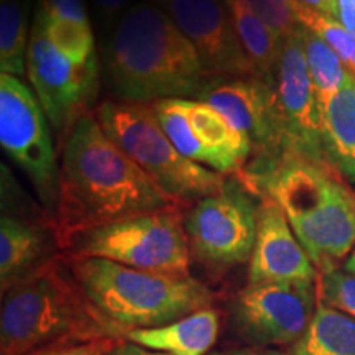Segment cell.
<instances>
[{
  "instance_id": "cell-7",
  "label": "cell",
  "mask_w": 355,
  "mask_h": 355,
  "mask_svg": "<svg viewBox=\"0 0 355 355\" xmlns=\"http://www.w3.org/2000/svg\"><path fill=\"white\" fill-rule=\"evenodd\" d=\"M66 257L102 259L144 272L191 277V250L180 207L83 230L63 242Z\"/></svg>"
},
{
  "instance_id": "cell-3",
  "label": "cell",
  "mask_w": 355,
  "mask_h": 355,
  "mask_svg": "<svg viewBox=\"0 0 355 355\" xmlns=\"http://www.w3.org/2000/svg\"><path fill=\"white\" fill-rule=\"evenodd\" d=\"M105 64L119 99L139 104L191 99L207 76L196 48L153 2L133 3L122 17L105 48Z\"/></svg>"
},
{
  "instance_id": "cell-18",
  "label": "cell",
  "mask_w": 355,
  "mask_h": 355,
  "mask_svg": "<svg viewBox=\"0 0 355 355\" xmlns=\"http://www.w3.org/2000/svg\"><path fill=\"white\" fill-rule=\"evenodd\" d=\"M219 327V313L209 306L165 326L132 331L125 339L168 355H207L217 343Z\"/></svg>"
},
{
  "instance_id": "cell-10",
  "label": "cell",
  "mask_w": 355,
  "mask_h": 355,
  "mask_svg": "<svg viewBox=\"0 0 355 355\" xmlns=\"http://www.w3.org/2000/svg\"><path fill=\"white\" fill-rule=\"evenodd\" d=\"M318 303V282L247 285L230 303L229 324L252 347L293 345L308 331Z\"/></svg>"
},
{
  "instance_id": "cell-30",
  "label": "cell",
  "mask_w": 355,
  "mask_h": 355,
  "mask_svg": "<svg viewBox=\"0 0 355 355\" xmlns=\"http://www.w3.org/2000/svg\"><path fill=\"white\" fill-rule=\"evenodd\" d=\"M97 17L104 26H112V30L117 26L122 17L130 10L132 0H92Z\"/></svg>"
},
{
  "instance_id": "cell-15",
  "label": "cell",
  "mask_w": 355,
  "mask_h": 355,
  "mask_svg": "<svg viewBox=\"0 0 355 355\" xmlns=\"http://www.w3.org/2000/svg\"><path fill=\"white\" fill-rule=\"evenodd\" d=\"M201 58L211 78H254L225 0H157Z\"/></svg>"
},
{
  "instance_id": "cell-31",
  "label": "cell",
  "mask_w": 355,
  "mask_h": 355,
  "mask_svg": "<svg viewBox=\"0 0 355 355\" xmlns=\"http://www.w3.org/2000/svg\"><path fill=\"white\" fill-rule=\"evenodd\" d=\"M290 2L300 24L316 15L332 19V0H290Z\"/></svg>"
},
{
  "instance_id": "cell-23",
  "label": "cell",
  "mask_w": 355,
  "mask_h": 355,
  "mask_svg": "<svg viewBox=\"0 0 355 355\" xmlns=\"http://www.w3.org/2000/svg\"><path fill=\"white\" fill-rule=\"evenodd\" d=\"M30 0H0V69L20 78L26 73Z\"/></svg>"
},
{
  "instance_id": "cell-16",
  "label": "cell",
  "mask_w": 355,
  "mask_h": 355,
  "mask_svg": "<svg viewBox=\"0 0 355 355\" xmlns=\"http://www.w3.org/2000/svg\"><path fill=\"white\" fill-rule=\"evenodd\" d=\"M257 239L248 261L247 285L316 283L319 272L301 245L278 202L260 193Z\"/></svg>"
},
{
  "instance_id": "cell-32",
  "label": "cell",
  "mask_w": 355,
  "mask_h": 355,
  "mask_svg": "<svg viewBox=\"0 0 355 355\" xmlns=\"http://www.w3.org/2000/svg\"><path fill=\"white\" fill-rule=\"evenodd\" d=\"M332 20L355 35V0H332Z\"/></svg>"
},
{
  "instance_id": "cell-26",
  "label": "cell",
  "mask_w": 355,
  "mask_h": 355,
  "mask_svg": "<svg viewBox=\"0 0 355 355\" xmlns=\"http://www.w3.org/2000/svg\"><path fill=\"white\" fill-rule=\"evenodd\" d=\"M301 25L308 26V28L316 32L319 37L326 40L331 44L332 50L339 55L344 64L347 66L350 73L355 74V35L345 30L343 25L337 24L336 20L329 17L316 15L311 17Z\"/></svg>"
},
{
  "instance_id": "cell-22",
  "label": "cell",
  "mask_w": 355,
  "mask_h": 355,
  "mask_svg": "<svg viewBox=\"0 0 355 355\" xmlns=\"http://www.w3.org/2000/svg\"><path fill=\"white\" fill-rule=\"evenodd\" d=\"M300 37L318 101L319 104H326L349 83L354 73H350L331 44L316 32L300 25Z\"/></svg>"
},
{
  "instance_id": "cell-35",
  "label": "cell",
  "mask_w": 355,
  "mask_h": 355,
  "mask_svg": "<svg viewBox=\"0 0 355 355\" xmlns=\"http://www.w3.org/2000/svg\"><path fill=\"white\" fill-rule=\"evenodd\" d=\"M344 268L347 270V272H352V273H355V250L352 252V254H350L349 259L345 260Z\"/></svg>"
},
{
  "instance_id": "cell-5",
  "label": "cell",
  "mask_w": 355,
  "mask_h": 355,
  "mask_svg": "<svg viewBox=\"0 0 355 355\" xmlns=\"http://www.w3.org/2000/svg\"><path fill=\"white\" fill-rule=\"evenodd\" d=\"M66 260L89 301L123 336L165 326L214 301V293L193 277L144 272L102 259Z\"/></svg>"
},
{
  "instance_id": "cell-20",
  "label": "cell",
  "mask_w": 355,
  "mask_h": 355,
  "mask_svg": "<svg viewBox=\"0 0 355 355\" xmlns=\"http://www.w3.org/2000/svg\"><path fill=\"white\" fill-rule=\"evenodd\" d=\"M225 6L254 71V78L272 84L282 55L283 40L243 0H225Z\"/></svg>"
},
{
  "instance_id": "cell-12",
  "label": "cell",
  "mask_w": 355,
  "mask_h": 355,
  "mask_svg": "<svg viewBox=\"0 0 355 355\" xmlns=\"http://www.w3.org/2000/svg\"><path fill=\"white\" fill-rule=\"evenodd\" d=\"M26 76L53 130L68 137L97 94L99 66L78 64L53 44L37 24L30 30Z\"/></svg>"
},
{
  "instance_id": "cell-13",
  "label": "cell",
  "mask_w": 355,
  "mask_h": 355,
  "mask_svg": "<svg viewBox=\"0 0 355 355\" xmlns=\"http://www.w3.org/2000/svg\"><path fill=\"white\" fill-rule=\"evenodd\" d=\"M272 89L286 157L326 162L321 141V104L306 64L300 26L283 42Z\"/></svg>"
},
{
  "instance_id": "cell-11",
  "label": "cell",
  "mask_w": 355,
  "mask_h": 355,
  "mask_svg": "<svg viewBox=\"0 0 355 355\" xmlns=\"http://www.w3.org/2000/svg\"><path fill=\"white\" fill-rule=\"evenodd\" d=\"M152 105L163 132L183 157L225 176L245 171L252 158L250 141L212 105L180 97Z\"/></svg>"
},
{
  "instance_id": "cell-1",
  "label": "cell",
  "mask_w": 355,
  "mask_h": 355,
  "mask_svg": "<svg viewBox=\"0 0 355 355\" xmlns=\"http://www.w3.org/2000/svg\"><path fill=\"white\" fill-rule=\"evenodd\" d=\"M181 204L163 191L86 114L64 139L55 227L61 247L71 235ZM63 250V248H61Z\"/></svg>"
},
{
  "instance_id": "cell-25",
  "label": "cell",
  "mask_w": 355,
  "mask_h": 355,
  "mask_svg": "<svg viewBox=\"0 0 355 355\" xmlns=\"http://www.w3.org/2000/svg\"><path fill=\"white\" fill-rule=\"evenodd\" d=\"M318 298L319 303L355 319V273L345 268L319 273Z\"/></svg>"
},
{
  "instance_id": "cell-19",
  "label": "cell",
  "mask_w": 355,
  "mask_h": 355,
  "mask_svg": "<svg viewBox=\"0 0 355 355\" xmlns=\"http://www.w3.org/2000/svg\"><path fill=\"white\" fill-rule=\"evenodd\" d=\"M321 141L327 165L355 186V74L321 104Z\"/></svg>"
},
{
  "instance_id": "cell-36",
  "label": "cell",
  "mask_w": 355,
  "mask_h": 355,
  "mask_svg": "<svg viewBox=\"0 0 355 355\" xmlns=\"http://www.w3.org/2000/svg\"><path fill=\"white\" fill-rule=\"evenodd\" d=\"M153 2H157V0H153Z\"/></svg>"
},
{
  "instance_id": "cell-33",
  "label": "cell",
  "mask_w": 355,
  "mask_h": 355,
  "mask_svg": "<svg viewBox=\"0 0 355 355\" xmlns=\"http://www.w3.org/2000/svg\"><path fill=\"white\" fill-rule=\"evenodd\" d=\"M105 355H168L162 352H155V350L145 349L141 345H137L130 343V340L123 339L121 343H117L112 349L109 350Z\"/></svg>"
},
{
  "instance_id": "cell-17",
  "label": "cell",
  "mask_w": 355,
  "mask_h": 355,
  "mask_svg": "<svg viewBox=\"0 0 355 355\" xmlns=\"http://www.w3.org/2000/svg\"><path fill=\"white\" fill-rule=\"evenodd\" d=\"M60 250V235L50 219H20L3 211L0 220L2 293L61 257Z\"/></svg>"
},
{
  "instance_id": "cell-8",
  "label": "cell",
  "mask_w": 355,
  "mask_h": 355,
  "mask_svg": "<svg viewBox=\"0 0 355 355\" xmlns=\"http://www.w3.org/2000/svg\"><path fill=\"white\" fill-rule=\"evenodd\" d=\"M260 202V193L241 175L227 178L219 193L194 202L184 217L191 255L212 270L250 261Z\"/></svg>"
},
{
  "instance_id": "cell-9",
  "label": "cell",
  "mask_w": 355,
  "mask_h": 355,
  "mask_svg": "<svg viewBox=\"0 0 355 355\" xmlns=\"http://www.w3.org/2000/svg\"><path fill=\"white\" fill-rule=\"evenodd\" d=\"M46 119L25 83L10 74L0 76V144L32 181L46 217L55 224L60 165Z\"/></svg>"
},
{
  "instance_id": "cell-14",
  "label": "cell",
  "mask_w": 355,
  "mask_h": 355,
  "mask_svg": "<svg viewBox=\"0 0 355 355\" xmlns=\"http://www.w3.org/2000/svg\"><path fill=\"white\" fill-rule=\"evenodd\" d=\"M196 99L212 105L250 141L252 158L245 170L286 157L272 84L257 78H214L206 81Z\"/></svg>"
},
{
  "instance_id": "cell-29",
  "label": "cell",
  "mask_w": 355,
  "mask_h": 355,
  "mask_svg": "<svg viewBox=\"0 0 355 355\" xmlns=\"http://www.w3.org/2000/svg\"><path fill=\"white\" fill-rule=\"evenodd\" d=\"M117 343H121V340H115V339L94 340V343L69 344V345H60V347L35 350V352H30L25 355H105Z\"/></svg>"
},
{
  "instance_id": "cell-28",
  "label": "cell",
  "mask_w": 355,
  "mask_h": 355,
  "mask_svg": "<svg viewBox=\"0 0 355 355\" xmlns=\"http://www.w3.org/2000/svg\"><path fill=\"white\" fill-rule=\"evenodd\" d=\"M35 15L44 20H64L91 24L84 0H40Z\"/></svg>"
},
{
  "instance_id": "cell-21",
  "label": "cell",
  "mask_w": 355,
  "mask_h": 355,
  "mask_svg": "<svg viewBox=\"0 0 355 355\" xmlns=\"http://www.w3.org/2000/svg\"><path fill=\"white\" fill-rule=\"evenodd\" d=\"M288 355H355V319L318 303L308 331Z\"/></svg>"
},
{
  "instance_id": "cell-4",
  "label": "cell",
  "mask_w": 355,
  "mask_h": 355,
  "mask_svg": "<svg viewBox=\"0 0 355 355\" xmlns=\"http://www.w3.org/2000/svg\"><path fill=\"white\" fill-rule=\"evenodd\" d=\"M105 339L125 336L89 301L66 257L2 293L0 355Z\"/></svg>"
},
{
  "instance_id": "cell-34",
  "label": "cell",
  "mask_w": 355,
  "mask_h": 355,
  "mask_svg": "<svg viewBox=\"0 0 355 355\" xmlns=\"http://www.w3.org/2000/svg\"><path fill=\"white\" fill-rule=\"evenodd\" d=\"M207 355H285L282 350L270 347H239V349H225V350H212Z\"/></svg>"
},
{
  "instance_id": "cell-6",
  "label": "cell",
  "mask_w": 355,
  "mask_h": 355,
  "mask_svg": "<svg viewBox=\"0 0 355 355\" xmlns=\"http://www.w3.org/2000/svg\"><path fill=\"white\" fill-rule=\"evenodd\" d=\"M102 130L181 206L219 193L227 178L183 157L159 125L152 104L112 101L96 110Z\"/></svg>"
},
{
  "instance_id": "cell-2",
  "label": "cell",
  "mask_w": 355,
  "mask_h": 355,
  "mask_svg": "<svg viewBox=\"0 0 355 355\" xmlns=\"http://www.w3.org/2000/svg\"><path fill=\"white\" fill-rule=\"evenodd\" d=\"M257 193L278 202L319 273L339 268L355 247V193L326 162L283 157L242 173Z\"/></svg>"
},
{
  "instance_id": "cell-27",
  "label": "cell",
  "mask_w": 355,
  "mask_h": 355,
  "mask_svg": "<svg viewBox=\"0 0 355 355\" xmlns=\"http://www.w3.org/2000/svg\"><path fill=\"white\" fill-rule=\"evenodd\" d=\"M285 42L300 26L290 0H243Z\"/></svg>"
},
{
  "instance_id": "cell-24",
  "label": "cell",
  "mask_w": 355,
  "mask_h": 355,
  "mask_svg": "<svg viewBox=\"0 0 355 355\" xmlns=\"http://www.w3.org/2000/svg\"><path fill=\"white\" fill-rule=\"evenodd\" d=\"M46 38L61 53L78 64L97 63L96 42L91 24L64 20H44L35 15V21Z\"/></svg>"
}]
</instances>
